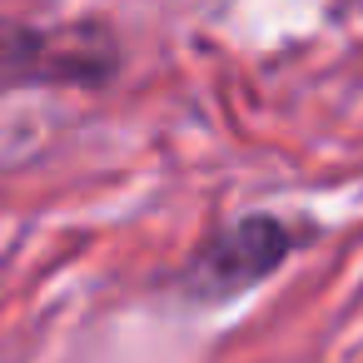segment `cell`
Masks as SVG:
<instances>
[{"label":"cell","mask_w":363,"mask_h":363,"mask_svg":"<svg viewBox=\"0 0 363 363\" xmlns=\"http://www.w3.org/2000/svg\"><path fill=\"white\" fill-rule=\"evenodd\" d=\"M313 239H318L313 219H284V214H264V209L244 214L194 249V259L174 274V289L194 303H229V298L259 289L264 279H274Z\"/></svg>","instance_id":"obj_1"},{"label":"cell","mask_w":363,"mask_h":363,"mask_svg":"<svg viewBox=\"0 0 363 363\" xmlns=\"http://www.w3.org/2000/svg\"><path fill=\"white\" fill-rule=\"evenodd\" d=\"M120 70V40L105 21H65V26H11L0 30V85H75L100 90Z\"/></svg>","instance_id":"obj_2"}]
</instances>
